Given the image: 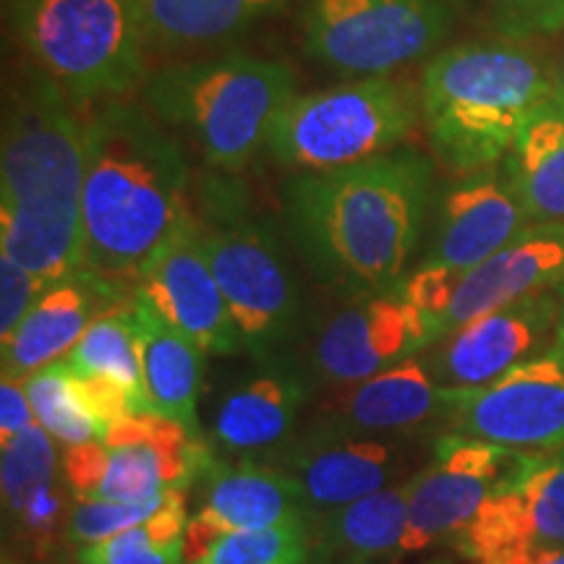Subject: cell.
I'll list each match as a JSON object with an SVG mask.
<instances>
[{
    "instance_id": "b9f144b4",
    "label": "cell",
    "mask_w": 564,
    "mask_h": 564,
    "mask_svg": "<svg viewBox=\"0 0 564 564\" xmlns=\"http://www.w3.org/2000/svg\"><path fill=\"white\" fill-rule=\"evenodd\" d=\"M556 295H560V314H556V335L554 345L564 350V280L556 285Z\"/></svg>"
},
{
    "instance_id": "f1b7e54d",
    "label": "cell",
    "mask_w": 564,
    "mask_h": 564,
    "mask_svg": "<svg viewBox=\"0 0 564 564\" xmlns=\"http://www.w3.org/2000/svg\"><path fill=\"white\" fill-rule=\"evenodd\" d=\"M194 564H316L312 525L232 531Z\"/></svg>"
},
{
    "instance_id": "5b68a950",
    "label": "cell",
    "mask_w": 564,
    "mask_h": 564,
    "mask_svg": "<svg viewBox=\"0 0 564 564\" xmlns=\"http://www.w3.org/2000/svg\"><path fill=\"white\" fill-rule=\"evenodd\" d=\"M293 97V68L249 53L175 63L144 82L154 118L181 129L220 171L249 165Z\"/></svg>"
},
{
    "instance_id": "44dd1931",
    "label": "cell",
    "mask_w": 564,
    "mask_h": 564,
    "mask_svg": "<svg viewBox=\"0 0 564 564\" xmlns=\"http://www.w3.org/2000/svg\"><path fill=\"white\" fill-rule=\"evenodd\" d=\"M306 387L293 371L272 369L225 394L212 423V442L230 455L274 453L291 440Z\"/></svg>"
},
{
    "instance_id": "d4e9b609",
    "label": "cell",
    "mask_w": 564,
    "mask_h": 564,
    "mask_svg": "<svg viewBox=\"0 0 564 564\" xmlns=\"http://www.w3.org/2000/svg\"><path fill=\"white\" fill-rule=\"evenodd\" d=\"M533 225L564 223V100L539 105L502 162Z\"/></svg>"
},
{
    "instance_id": "6da1fadb",
    "label": "cell",
    "mask_w": 564,
    "mask_h": 564,
    "mask_svg": "<svg viewBox=\"0 0 564 564\" xmlns=\"http://www.w3.org/2000/svg\"><path fill=\"white\" fill-rule=\"evenodd\" d=\"M178 139L137 102L102 100L84 121V278L112 299L137 293L147 267L192 215Z\"/></svg>"
},
{
    "instance_id": "277c9868",
    "label": "cell",
    "mask_w": 564,
    "mask_h": 564,
    "mask_svg": "<svg viewBox=\"0 0 564 564\" xmlns=\"http://www.w3.org/2000/svg\"><path fill=\"white\" fill-rule=\"evenodd\" d=\"M554 91V74L525 45L465 42L423 66L419 105L436 158L463 175L502 165Z\"/></svg>"
},
{
    "instance_id": "ffe728a7",
    "label": "cell",
    "mask_w": 564,
    "mask_h": 564,
    "mask_svg": "<svg viewBox=\"0 0 564 564\" xmlns=\"http://www.w3.org/2000/svg\"><path fill=\"white\" fill-rule=\"evenodd\" d=\"M100 301L118 303V299L84 274L53 285L34 303L17 333L3 343V377L24 382L34 371L68 356L89 324L102 314L97 312Z\"/></svg>"
},
{
    "instance_id": "3957f363",
    "label": "cell",
    "mask_w": 564,
    "mask_h": 564,
    "mask_svg": "<svg viewBox=\"0 0 564 564\" xmlns=\"http://www.w3.org/2000/svg\"><path fill=\"white\" fill-rule=\"evenodd\" d=\"M84 123L51 76L13 89L0 150V253L51 285L84 270Z\"/></svg>"
},
{
    "instance_id": "e0dca14e",
    "label": "cell",
    "mask_w": 564,
    "mask_h": 564,
    "mask_svg": "<svg viewBox=\"0 0 564 564\" xmlns=\"http://www.w3.org/2000/svg\"><path fill=\"white\" fill-rule=\"evenodd\" d=\"M562 280L564 223L531 225L502 251L463 274L447 314V335L528 295L554 291Z\"/></svg>"
},
{
    "instance_id": "d590c367",
    "label": "cell",
    "mask_w": 564,
    "mask_h": 564,
    "mask_svg": "<svg viewBox=\"0 0 564 564\" xmlns=\"http://www.w3.org/2000/svg\"><path fill=\"white\" fill-rule=\"evenodd\" d=\"M497 24L510 37H533L564 30V0H489Z\"/></svg>"
},
{
    "instance_id": "8fae6325",
    "label": "cell",
    "mask_w": 564,
    "mask_h": 564,
    "mask_svg": "<svg viewBox=\"0 0 564 564\" xmlns=\"http://www.w3.org/2000/svg\"><path fill=\"white\" fill-rule=\"evenodd\" d=\"M442 337H447L442 324L398 291L358 295L324 322L314 340L312 366L324 382L358 384Z\"/></svg>"
},
{
    "instance_id": "30bf717a",
    "label": "cell",
    "mask_w": 564,
    "mask_h": 564,
    "mask_svg": "<svg viewBox=\"0 0 564 564\" xmlns=\"http://www.w3.org/2000/svg\"><path fill=\"white\" fill-rule=\"evenodd\" d=\"M442 419L453 434L523 449H564V350L552 348L474 390H444Z\"/></svg>"
},
{
    "instance_id": "7c38bea8",
    "label": "cell",
    "mask_w": 564,
    "mask_h": 564,
    "mask_svg": "<svg viewBox=\"0 0 564 564\" xmlns=\"http://www.w3.org/2000/svg\"><path fill=\"white\" fill-rule=\"evenodd\" d=\"M405 460L398 442L352 434L327 421H316L308 432L274 449L267 465L299 478L314 510L324 512L387 489V484L400 476Z\"/></svg>"
},
{
    "instance_id": "836d02e7",
    "label": "cell",
    "mask_w": 564,
    "mask_h": 564,
    "mask_svg": "<svg viewBox=\"0 0 564 564\" xmlns=\"http://www.w3.org/2000/svg\"><path fill=\"white\" fill-rule=\"evenodd\" d=\"M51 282L0 253V343L17 333L34 303L51 291Z\"/></svg>"
},
{
    "instance_id": "e575fe53",
    "label": "cell",
    "mask_w": 564,
    "mask_h": 564,
    "mask_svg": "<svg viewBox=\"0 0 564 564\" xmlns=\"http://www.w3.org/2000/svg\"><path fill=\"white\" fill-rule=\"evenodd\" d=\"M460 278L463 274L444 270V267L421 264L419 270L411 272L403 282H400L398 293L403 295L411 306L419 308V312L440 322L444 333H447V314L449 306H453L457 285H460Z\"/></svg>"
},
{
    "instance_id": "ac0fdd59",
    "label": "cell",
    "mask_w": 564,
    "mask_h": 564,
    "mask_svg": "<svg viewBox=\"0 0 564 564\" xmlns=\"http://www.w3.org/2000/svg\"><path fill=\"white\" fill-rule=\"evenodd\" d=\"M204 507L215 512L230 533L274 525H312L316 518L299 478L272 465L215 460L204 474Z\"/></svg>"
},
{
    "instance_id": "83f0119b",
    "label": "cell",
    "mask_w": 564,
    "mask_h": 564,
    "mask_svg": "<svg viewBox=\"0 0 564 564\" xmlns=\"http://www.w3.org/2000/svg\"><path fill=\"white\" fill-rule=\"evenodd\" d=\"M26 398H30L34 421L45 429L53 440L68 447L105 436L102 426L89 413L79 390V373L68 361H55L45 369L34 371L24 379Z\"/></svg>"
},
{
    "instance_id": "4316f807",
    "label": "cell",
    "mask_w": 564,
    "mask_h": 564,
    "mask_svg": "<svg viewBox=\"0 0 564 564\" xmlns=\"http://www.w3.org/2000/svg\"><path fill=\"white\" fill-rule=\"evenodd\" d=\"M133 299V295H131ZM131 299L105 306L66 361L79 377H105L131 394L137 413H152L141 373L139 337L133 327Z\"/></svg>"
},
{
    "instance_id": "4fadbf2b",
    "label": "cell",
    "mask_w": 564,
    "mask_h": 564,
    "mask_svg": "<svg viewBox=\"0 0 564 564\" xmlns=\"http://www.w3.org/2000/svg\"><path fill=\"white\" fill-rule=\"evenodd\" d=\"M137 295L204 352L230 356L243 348L228 303L202 251V228L194 215L181 223L147 267Z\"/></svg>"
},
{
    "instance_id": "ee69618b",
    "label": "cell",
    "mask_w": 564,
    "mask_h": 564,
    "mask_svg": "<svg viewBox=\"0 0 564 564\" xmlns=\"http://www.w3.org/2000/svg\"><path fill=\"white\" fill-rule=\"evenodd\" d=\"M419 564H457V562H455V556H449V554H436V556H432V560L419 562Z\"/></svg>"
},
{
    "instance_id": "7402d4cb",
    "label": "cell",
    "mask_w": 564,
    "mask_h": 564,
    "mask_svg": "<svg viewBox=\"0 0 564 564\" xmlns=\"http://www.w3.org/2000/svg\"><path fill=\"white\" fill-rule=\"evenodd\" d=\"M131 314L152 413L181 421L188 432L199 436L196 400L202 392L204 350L160 319L137 293L131 299Z\"/></svg>"
},
{
    "instance_id": "5bb4252c",
    "label": "cell",
    "mask_w": 564,
    "mask_h": 564,
    "mask_svg": "<svg viewBox=\"0 0 564 564\" xmlns=\"http://www.w3.org/2000/svg\"><path fill=\"white\" fill-rule=\"evenodd\" d=\"M531 225L505 165L463 173L444 186L436 202L432 243L421 264L465 274L502 251Z\"/></svg>"
},
{
    "instance_id": "9a60e30c",
    "label": "cell",
    "mask_w": 564,
    "mask_h": 564,
    "mask_svg": "<svg viewBox=\"0 0 564 564\" xmlns=\"http://www.w3.org/2000/svg\"><path fill=\"white\" fill-rule=\"evenodd\" d=\"M556 314L560 295L544 291L463 324L444 337L434 358V379L444 390H474L494 382L512 366L552 348Z\"/></svg>"
},
{
    "instance_id": "603a6c76",
    "label": "cell",
    "mask_w": 564,
    "mask_h": 564,
    "mask_svg": "<svg viewBox=\"0 0 564 564\" xmlns=\"http://www.w3.org/2000/svg\"><path fill=\"white\" fill-rule=\"evenodd\" d=\"M408 520V481L387 486L337 507L316 512L312 541L316 564H379L400 560V541Z\"/></svg>"
},
{
    "instance_id": "f35d334b",
    "label": "cell",
    "mask_w": 564,
    "mask_h": 564,
    "mask_svg": "<svg viewBox=\"0 0 564 564\" xmlns=\"http://www.w3.org/2000/svg\"><path fill=\"white\" fill-rule=\"evenodd\" d=\"M32 415L24 382L3 377L0 382V444H9L13 436L32 426Z\"/></svg>"
},
{
    "instance_id": "1f68e13d",
    "label": "cell",
    "mask_w": 564,
    "mask_h": 564,
    "mask_svg": "<svg viewBox=\"0 0 564 564\" xmlns=\"http://www.w3.org/2000/svg\"><path fill=\"white\" fill-rule=\"evenodd\" d=\"M165 491L160 463L150 447L110 449V468L100 486V499L112 502H147Z\"/></svg>"
},
{
    "instance_id": "7bdbcfd3",
    "label": "cell",
    "mask_w": 564,
    "mask_h": 564,
    "mask_svg": "<svg viewBox=\"0 0 564 564\" xmlns=\"http://www.w3.org/2000/svg\"><path fill=\"white\" fill-rule=\"evenodd\" d=\"M554 87H556V95H560L562 100H564V53H562L560 63H556V70H554Z\"/></svg>"
},
{
    "instance_id": "d6a6232c",
    "label": "cell",
    "mask_w": 564,
    "mask_h": 564,
    "mask_svg": "<svg viewBox=\"0 0 564 564\" xmlns=\"http://www.w3.org/2000/svg\"><path fill=\"white\" fill-rule=\"evenodd\" d=\"M76 560L79 564H188L183 541L158 544L144 523L105 539L100 544L79 549Z\"/></svg>"
},
{
    "instance_id": "60d3db41",
    "label": "cell",
    "mask_w": 564,
    "mask_h": 564,
    "mask_svg": "<svg viewBox=\"0 0 564 564\" xmlns=\"http://www.w3.org/2000/svg\"><path fill=\"white\" fill-rule=\"evenodd\" d=\"M478 564H564V546H528L489 556Z\"/></svg>"
},
{
    "instance_id": "52a82bcc",
    "label": "cell",
    "mask_w": 564,
    "mask_h": 564,
    "mask_svg": "<svg viewBox=\"0 0 564 564\" xmlns=\"http://www.w3.org/2000/svg\"><path fill=\"white\" fill-rule=\"evenodd\" d=\"M419 121L413 89L387 76L295 95L267 133V150L280 165L324 173L387 154Z\"/></svg>"
},
{
    "instance_id": "7a4b0ae2",
    "label": "cell",
    "mask_w": 564,
    "mask_h": 564,
    "mask_svg": "<svg viewBox=\"0 0 564 564\" xmlns=\"http://www.w3.org/2000/svg\"><path fill=\"white\" fill-rule=\"evenodd\" d=\"M432 181L429 160L413 150L295 175L285 186L295 249L316 278L356 299L398 291L419 246Z\"/></svg>"
},
{
    "instance_id": "8992f818",
    "label": "cell",
    "mask_w": 564,
    "mask_h": 564,
    "mask_svg": "<svg viewBox=\"0 0 564 564\" xmlns=\"http://www.w3.org/2000/svg\"><path fill=\"white\" fill-rule=\"evenodd\" d=\"M11 19L34 66L70 102L116 100L144 79L137 0H13Z\"/></svg>"
},
{
    "instance_id": "cb8c5ba5",
    "label": "cell",
    "mask_w": 564,
    "mask_h": 564,
    "mask_svg": "<svg viewBox=\"0 0 564 564\" xmlns=\"http://www.w3.org/2000/svg\"><path fill=\"white\" fill-rule=\"evenodd\" d=\"M505 486L491 478L453 470L434 463L408 478V520L400 541V556L419 554L453 539L474 520L486 499Z\"/></svg>"
},
{
    "instance_id": "9c48e42d",
    "label": "cell",
    "mask_w": 564,
    "mask_h": 564,
    "mask_svg": "<svg viewBox=\"0 0 564 564\" xmlns=\"http://www.w3.org/2000/svg\"><path fill=\"white\" fill-rule=\"evenodd\" d=\"M202 251L220 285L241 345L267 358L291 337L299 319V288L278 232L264 223L225 220L202 230Z\"/></svg>"
},
{
    "instance_id": "4dcf8cb0",
    "label": "cell",
    "mask_w": 564,
    "mask_h": 564,
    "mask_svg": "<svg viewBox=\"0 0 564 564\" xmlns=\"http://www.w3.org/2000/svg\"><path fill=\"white\" fill-rule=\"evenodd\" d=\"M165 502V491L160 497L147 499V502H112V499L89 497L79 499L68 512L66 535L70 544L91 546L105 539L129 531L133 525L147 523L160 505Z\"/></svg>"
},
{
    "instance_id": "f546056e",
    "label": "cell",
    "mask_w": 564,
    "mask_h": 564,
    "mask_svg": "<svg viewBox=\"0 0 564 564\" xmlns=\"http://www.w3.org/2000/svg\"><path fill=\"white\" fill-rule=\"evenodd\" d=\"M0 481H3V507L13 520L19 518L34 491L55 481L53 436L40 423H32L9 444H3Z\"/></svg>"
},
{
    "instance_id": "2e32d148",
    "label": "cell",
    "mask_w": 564,
    "mask_h": 564,
    "mask_svg": "<svg viewBox=\"0 0 564 564\" xmlns=\"http://www.w3.org/2000/svg\"><path fill=\"white\" fill-rule=\"evenodd\" d=\"M457 554L468 562L528 546H564V449L535 453L505 491L455 535Z\"/></svg>"
},
{
    "instance_id": "d6986e66",
    "label": "cell",
    "mask_w": 564,
    "mask_h": 564,
    "mask_svg": "<svg viewBox=\"0 0 564 564\" xmlns=\"http://www.w3.org/2000/svg\"><path fill=\"white\" fill-rule=\"evenodd\" d=\"M442 384L419 358L390 366L356 384L319 421L352 434H400L442 415Z\"/></svg>"
},
{
    "instance_id": "8d00e7d4",
    "label": "cell",
    "mask_w": 564,
    "mask_h": 564,
    "mask_svg": "<svg viewBox=\"0 0 564 564\" xmlns=\"http://www.w3.org/2000/svg\"><path fill=\"white\" fill-rule=\"evenodd\" d=\"M66 481L79 499H89L100 494V486L110 468V449L105 442H82L66 449Z\"/></svg>"
},
{
    "instance_id": "74e56055",
    "label": "cell",
    "mask_w": 564,
    "mask_h": 564,
    "mask_svg": "<svg viewBox=\"0 0 564 564\" xmlns=\"http://www.w3.org/2000/svg\"><path fill=\"white\" fill-rule=\"evenodd\" d=\"M61 512H63V499L58 489H55L53 484H45L42 489L32 494V499L26 502V507L17 518L19 528L26 533L30 546H34V552L37 554H45L47 549L53 546V535L58 531Z\"/></svg>"
},
{
    "instance_id": "ba28073f",
    "label": "cell",
    "mask_w": 564,
    "mask_h": 564,
    "mask_svg": "<svg viewBox=\"0 0 564 564\" xmlns=\"http://www.w3.org/2000/svg\"><path fill=\"white\" fill-rule=\"evenodd\" d=\"M453 0H312L306 53L352 76H387L432 53L453 30Z\"/></svg>"
},
{
    "instance_id": "484cf974",
    "label": "cell",
    "mask_w": 564,
    "mask_h": 564,
    "mask_svg": "<svg viewBox=\"0 0 564 564\" xmlns=\"http://www.w3.org/2000/svg\"><path fill=\"white\" fill-rule=\"evenodd\" d=\"M147 45L162 51L225 42L291 0H137Z\"/></svg>"
},
{
    "instance_id": "ab89813d",
    "label": "cell",
    "mask_w": 564,
    "mask_h": 564,
    "mask_svg": "<svg viewBox=\"0 0 564 564\" xmlns=\"http://www.w3.org/2000/svg\"><path fill=\"white\" fill-rule=\"evenodd\" d=\"M144 525L158 544H175V541H183L188 528L186 489H165V502L160 505V510L154 512Z\"/></svg>"
}]
</instances>
